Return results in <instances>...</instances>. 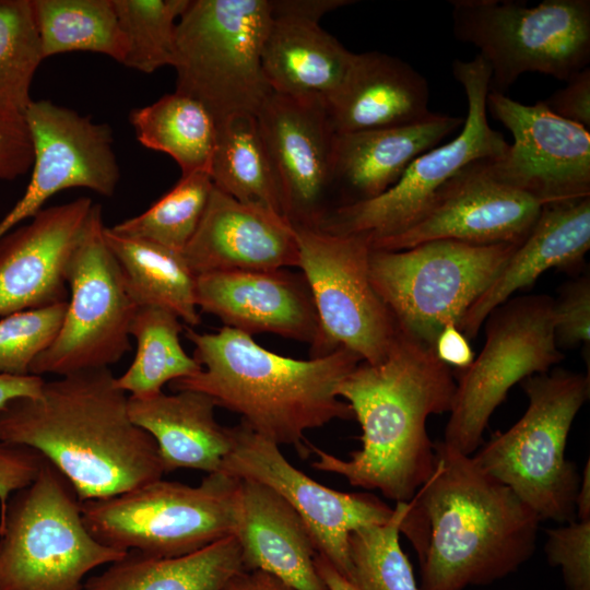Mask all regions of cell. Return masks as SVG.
<instances>
[{"instance_id": "obj_37", "label": "cell", "mask_w": 590, "mask_h": 590, "mask_svg": "<svg viewBox=\"0 0 590 590\" xmlns=\"http://www.w3.org/2000/svg\"><path fill=\"white\" fill-rule=\"evenodd\" d=\"M406 503H396L391 518L353 531L349 538V580L359 590H420L400 545Z\"/></svg>"}, {"instance_id": "obj_38", "label": "cell", "mask_w": 590, "mask_h": 590, "mask_svg": "<svg viewBox=\"0 0 590 590\" xmlns=\"http://www.w3.org/2000/svg\"><path fill=\"white\" fill-rule=\"evenodd\" d=\"M190 0H114L126 37L123 66L152 73L174 66L176 27Z\"/></svg>"}, {"instance_id": "obj_32", "label": "cell", "mask_w": 590, "mask_h": 590, "mask_svg": "<svg viewBox=\"0 0 590 590\" xmlns=\"http://www.w3.org/2000/svg\"><path fill=\"white\" fill-rule=\"evenodd\" d=\"M129 120L137 140L174 158L181 176L210 175L217 123L201 103L175 91L151 105L134 108Z\"/></svg>"}, {"instance_id": "obj_8", "label": "cell", "mask_w": 590, "mask_h": 590, "mask_svg": "<svg viewBox=\"0 0 590 590\" xmlns=\"http://www.w3.org/2000/svg\"><path fill=\"white\" fill-rule=\"evenodd\" d=\"M519 245L439 239L403 250H373L369 279L398 329L435 350L447 327L461 331L472 305Z\"/></svg>"}, {"instance_id": "obj_26", "label": "cell", "mask_w": 590, "mask_h": 590, "mask_svg": "<svg viewBox=\"0 0 590 590\" xmlns=\"http://www.w3.org/2000/svg\"><path fill=\"white\" fill-rule=\"evenodd\" d=\"M590 248V197L542 205L523 241L467 312L461 332L474 339L489 312L532 284L546 270H569Z\"/></svg>"}, {"instance_id": "obj_40", "label": "cell", "mask_w": 590, "mask_h": 590, "mask_svg": "<svg viewBox=\"0 0 590 590\" xmlns=\"http://www.w3.org/2000/svg\"><path fill=\"white\" fill-rule=\"evenodd\" d=\"M545 554L559 566L568 590H590V519L546 530Z\"/></svg>"}, {"instance_id": "obj_16", "label": "cell", "mask_w": 590, "mask_h": 590, "mask_svg": "<svg viewBox=\"0 0 590 590\" xmlns=\"http://www.w3.org/2000/svg\"><path fill=\"white\" fill-rule=\"evenodd\" d=\"M486 109L512 134L505 154L487 160L502 182L541 205L590 197V132L553 114L543 101L523 105L489 91Z\"/></svg>"}, {"instance_id": "obj_23", "label": "cell", "mask_w": 590, "mask_h": 590, "mask_svg": "<svg viewBox=\"0 0 590 590\" xmlns=\"http://www.w3.org/2000/svg\"><path fill=\"white\" fill-rule=\"evenodd\" d=\"M232 535L246 570L268 573L294 590H328L315 567L318 552L306 524L271 487L238 479Z\"/></svg>"}, {"instance_id": "obj_7", "label": "cell", "mask_w": 590, "mask_h": 590, "mask_svg": "<svg viewBox=\"0 0 590 590\" xmlns=\"http://www.w3.org/2000/svg\"><path fill=\"white\" fill-rule=\"evenodd\" d=\"M271 21L270 0H190L176 27V92L216 123L257 115L272 93L261 63Z\"/></svg>"}, {"instance_id": "obj_20", "label": "cell", "mask_w": 590, "mask_h": 590, "mask_svg": "<svg viewBox=\"0 0 590 590\" xmlns=\"http://www.w3.org/2000/svg\"><path fill=\"white\" fill-rule=\"evenodd\" d=\"M196 304L225 327L248 335L274 333L329 354L309 287L286 269L209 272L196 278Z\"/></svg>"}, {"instance_id": "obj_12", "label": "cell", "mask_w": 590, "mask_h": 590, "mask_svg": "<svg viewBox=\"0 0 590 590\" xmlns=\"http://www.w3.org/2000/svg\"><path fill=\"white\" fill-rule=\"evenodd\" d=\"M553 303L546 294L518 296L485 318L484 346L456 382L441 440L446 446L472 456L510 388L564 358L554 339Z\"/></svg>"}, {"instance_id": "obj_24", "label": "cell", "mask_w": 590, "mask_h": 590, "mask_svg": "<svg viewBox=\"0 0 590 590\" xmlns=\"http://www.w3.org/2000/svg\"><path fill=\"white\" fill-rule=\"evenodd\" d=\"M326 101L337 133L406 126L434 114L426 79L379 51L355 54L341 87Z\"/></svg>"}, {"instance_id": "obj_3", "label": "cell", "mask_w": 590, "mask_h": 590, "mask_svg": "<svg viewBox=\"0 0 590 590\" xmlns=\"http://www.w3.org/2000/svg\"><path fill=\"white\" fill-rule=\"evenodd\" d=\"M455 391L453 375L435 350L398 329L387 357L361 362L337 390L361 425L362 448L343 460L308 442L317 456L311 467L396 503L411 500L434 465L427 418L450 412Z\"/></svg>"}, {"instance_id": "obj_45", "label": "cell", "mask_w": 590, "mask_h": 590, "mask_svg": "<svg viewBox=\"0 0 590 590\" xmlns=\"http://www.w3.org/2000/svg\"><path fill=\"white\" fill-rule=\"evenodd\" d=\"M354 2L351 0H270L271 16L319 23L327 13Z\"/></svg>"}, {"instance_id": "obj_10", "label": "cell", "mask_w": 590, "mask_h": 590, "mask_svg": "<svg viewBox=\"0 0 590 590\" xmlns=\"http://www.w3.org/2000/svg\"><path fill=\"white\" fill-rule=\"evenodd\" d=\"M238 479L208 474L200 485L156 481L81 502L83 521L103 544L154 557L196 552L232 535Z\"/></svg>"}, {"instance_id": "obj_15", "label": "cell", "mask_w": 590, "mask_h": 590, "mask_svg": "<svg viewBox=\"0 0 590 590\" xmlns=\"http://www.w3.org/2000/svg\"><path fill=\"white\" fill-rule=\"evenodd\" d=\"M234 445L220 472L275 491L306 524L317 552L350 578L349 538L363 527L387 522L393 508L368 493L327 487L293 467L279 446L243 422L232 427Z\"/></svg>"}, {"instance_id": "obj_48", "label": "cell", "mask_w": 590, "mask_h": 590, "mask_svg": "<svg viewBox=\"0 0 590 590\" xmlns=\"http://www.w3.org/2000/svg\"><path fill=\"white\" fill-rule=\"evenodd\" d=\"M222 590H294L276 577L261 570H246L235 575Z\"/></svg>"}, {"instance_id": "obj_28", "label": "cell", "mask_w": 590, "mask_h": 590, "mask_svg": "<svg viewBox=\"0 0 590 590\" xmlns=\"http://www.w3.org/2000/svg\"><path fill=\"white\" fill-rule=\"evenodd\" d=\"M354 56L319 23L272 17L261 63L272 92L328 99L341 87Z\"/></svg>"}, {"instance_id": "obj_9", "label": "cell", "mask_w": 590, "mask_h": 590, "mask_svg": "<svg viewBox=\"0 0 590 590\" xmlns=\"http://www.w3.org/2000/svg\"><path fill=\"white\" fill-rule=\"evenodd\" d=\"M452 31L480 50L489 88L504 93L527 72L570 80L590 61V1L453 0Z\"/></svg>"}, {"instance_id": "obj_42", "label": "cell", "mask_w": 590, "mask_h": 590, "mask_svg": "<svg viewBox=\"0 0 590 590\" xmlns=\"http://www.w3.org/2000/svg\"><path fill=\"white\" fill-rule=\"evenodd\" d=\"M43 462L44 458L30 448L0 441V522L10 497L37 477Z\"/></svg>"}, {"instance_id": "obj_29", "label": "cell", "mask_w": 590, "mask_h": 590, "mask_svg": "<svg viewBox=\"0 0 590 590\" xmlns=\"http://www.w3.org/2000/svg\"><path fill=\"white\" fill-rule=\"evenodd\" d=\"M245 569L233 535L176 557H154L130 551L88 578L83 590H222Z\"/></svg>"}, {"instance_id": "obj_41", "label": "cell", "mask_w": 590, "mask_h": 590, "mask_svg": "<svg viewBox=\"0 0 590 590\" xmlns=\"http://www.w3.org/2000/svg\"><path fill=\"white\" fill-rule=\"evenodd\" d=\"M553 330L558 349L590 342V279L582 275L562 286L553 303Z\"/></svg>"}, {"instance_id": "obj_25", "label": "cell", "mask_w": 590, "mask_h": 590, "mask_svg": "<svg viewBox=\"0 0 590 590\" xmlns=\"http://www.w3.org/2000/svg\"><path fill=\"white\" fill-rule=\"evenodd\" d=\"M463 121L462 117L434 113L406 126L337 133L332 191L344 199L339 206L384 193L417 156L439 145Z\"/></svg>"}, {"instance_id": "obj_36", "label": "cell", "mask_w": 590, "mask_h": 590, "mask_svg": "<svg viewBox=\"0 0 590 590\" xmlns=\"http://www.w3.org/2000/svg\"><path fill=\"white\" fill-rule=\"evenodd\" d=\"M212 189L208 173L181 176L146 211L110 228L182 252L202 220Z\"/></svg>"}, {"instance_id": "obj_44", "label": "cell", "mask_w": 590, "mask_h": 590, "mask_svg": "<svg viewBox=\"0 0 590 590\" xmlns=\"http://www.w3.org/2000/svg\"><path fill=\"white\" fill-rule=\"evenodd\" d=\"M568 84L547 99L545 106L558 117L590 129V68L567 81Z\"/></svg>"}, {"instance_id": "obj_11", "label": "cell", "mask_w": 590, "mask_h": 590, "mask_svg": "<svg viewBox=\"0 0 590 590\" xmlns=\"http://www.w3.org/2000/svg\"><path fill=\"white\" fill-rule=\"evenodd\" d=\"M452 74L468 103L460 133L417 156L384 193L328 212L318 228L333 234L362 235L369 244L397 235L416 222L439 191L467 166L505 154L509 144L487 120L489 67L477 55L471 61L455 60Z\"/></svg>"}, {"instance_id": "obj_31", "label": "cell", "mask_w": 590, "mask_h": 590, "mask_svg": "<svg viewBox=\"0 0 590 590\" xmlns=\"http://www.w3.org/2000/svg\"><path fill=\"white\" fill-rule=\"evenodd\" d=\"M210 177L216 189L237 201L287 219L256 115H236L217 123Z\"/></svg>"}, {"instance_id": "obj_4", "label": "cell", "mask_w": 590, "mask_h": 590, "mask_svg": "<svg viewBox=\"0 0 590 590\" xmlns=\"http://www.w3.org/2000/svg\"><path fill=\"white\" fill-rule=\"evenodd\" d=\"M184 329L202 369L170 382L169 388L206 394L278 446H292L307 458V430L354 417L337 393L341 381L362 362L350 350L338 347L303 361L268 351L252 337L225 326L214 333Z\"/></svg>"}, {"instance_id": "obj_18", "label": "cell", "mask_w": 590, "mask_h": 590, "mask_svg": "<svg viewBox=\"0 0 590 590\" xmlns=\"http://www.w3.org/2000/svg\"><path fill=\"white\" fill-rule=\"evenodd\" d=\"M257 120L293 226H317L332 192L337 132L320 95L272 92Z\"/></svg>"}, {"instance_id": "obj_22", "label": "cell", "mask_w": 590, "mask_h": 590, "mask_svg": "<svg viewBox=\"0 0 590 590\" xmlns=\"http://www.w3.org/2000/svg\"><path fill=\"white\" fill-rule=\"evenodd\" d=\"M196 274L298 268V245L291 222L246 204L213 186L202 220L182 250Z\"/></svg>"}, {"instance_id": "obj_43", "label": "cell", "mask_w": 590, "mask_h": 590, "mask_svg": "<svg viewBox=\"0 0 590 590\" xmlns=\"http://www.w3.org/2000/svg\"><path fill=\"white\" fill-rule=\"evenodd\" d=\"M33 142L24 116L0 115V179L12 180L33 164Z\"/></svg>"}, {"instance_id": "obj_39", "label": "cell", "mask_w": 590, "mask_h": 590, "mask_svg": "<svg viewBox=\"0 0 590 590\" xmlns=\"http://www.w3.org/2000/svg\"><path fill=\"white\" fill-rule=\"evenodd\" d=\"M67 302L2 317L0 375H31L33 362L52 343L59 332Z\"/></svg>"}, {"instance_id": "obj_30", "label": "cell", "mask_w": 590, "mask_h": 590, "mask_svg": "<svg viewBox=\"0 0 590 590\" xmlns=\"http://www.w3.org/2000/svg\"><path fill=\"white\" fill-rule=\"evenodd\" d=\"M105 240L135 307L165 308L190 327L201 321L196 304V278L181 252L150 240L125 236L110 227Z\"/></svg>"}, {"instance_id": "obj_13", "label": "cell", "mask_w": 590, "mask_h": 590, "mask_svg": "<svg viewBox=\"0 0 590 590\" xmlns=\"http://www.w3.org/2000/svg\"><path fill=\"white\" fill-rule=\"evenodd\" d=\"M101 204L94 203L68 271L69 299L52 343L31 375L67 376L109 368L131 350L129 327L137 309L105 237Z\"/></svg>"}, {"instance_id": "obj_33", "label": "cell", "mask_w": 590, "mask_h": 590, "mask_svg": "<svg viewBox=\"0 0 590 590\" xmlns=\"http://www.w3.org/2000/svg\"><path fill=\"white\" fill-rule=\"evenodd\" d=\"M184 326L174 312L154 306L137 307L129 327L137 352L129 368L116 377L118 388L132 398H149L166 384L191 377L201 365L180 343Z\"/></svg>"}, {"instance_id": "obj_19", "label": "cell", "mask_w": 590, "mask_h": 590, "mask_svg": "<svg viewBox=\"0 0 590 590\" xmlns=\"http://www.w3.org/2000/svg\"><path fill=\"white\" fill-rule=\"evenodd\" d=\"M541 209L536 200L498 180L487 160L477 161L453 177L410 227L370 243V248L403 250L439 239L520 245Z\"/></svg>"}, {"instance_id": "obj_17", "label": "cell", "mask_w": 590, "mask_h": 590, "mask_svg": "<svg viewBox=\"0 0 590 590\" xmlns=\"http://www.w3.org/2000/svg\"><path fill=\"white\" fill-rule=\"evenodd\" d=\"M24 118L33 142L32 176L21 199L0 221V238L32 219L54 194L86 188L111 197L120 178L108 125L49 101H32Z\"/></svg>"}, {"instance_id": "obj_5", "label": "cell", "mask_w": 590, "mask_h": 590, "mask_svg": "<svg viewBox=\"0 0 590 590\" xmlns=\"http://www.w3.org/2000/svg\"><path fill=\"white\" fill-rule=\"evenodd\" d=\"M529 399L521 418L480 446L474 461L508 486L541 520H576L580 475L565 458L573 422L589 398V374L555 369L521 381Z\"/></svg>"}, {"instance_id": "obj_6", "label": "cell", "mask_w": 590, "mask_h": 590, "mask_svg": "<svg viewBox=\"0 0 590 590\" xmlns=\"http://www.w3.org/2000/svg\"><path fill=\"white\" fill-rule=\"evenodd\" d=\"M12 497L0 522V590H83L93 569L128 553L88 531L73 487L45 459Z\"/></svg>"}, {"instance_id": "obj_34", "label": "cell", "mask_w": 590, "mask_h": 590, "mask_svg": "<svg viewBox=\"0 0 590 590\" xmlns=\"http://www.w3.org/2000/svg\"><path fill=\"white\" fill-rule=\"evenodd\" d=\"M44 59L92 51L122 63L127 42L114 0H32Z\"/></svg>"}, {"instance_id": "obj_1", "label": "cell", "mask_w": 590, "mask_h": 590, "mask_svg": "<svg viewBox=\"0 0 590 590\" xmlns=\"http://www.w3.org/2000/svg\"><path fill=\"white\" fill-rule=\"evenodd\" d=\"M434 451L400 524L418 557L420 590H464L515 573L534 553L542 520L472 456L442 441Z\"/></svg>"}, {"instance_id": "obj_49", "label": "cell", "mask_w": 590, "mask_h": 590, "mask_svg": "<svg viewBox=\"0 0 590 590\" xmlns=\"http://www.w3.org/2000/svg\"><path fill=\"white\" fill-rule=\"evenodd\" d=\"M315 567L328 590H359L323 555L317 553Z\"/></svg>"}, {"instance_id": "obj_50", "label": "cell", "mask_w": 590, "mask_h": 590, "mask_svg": "<svg viewBox=\"0 0 590 590\" xmlns=\"http://www.w3.org/2000/svg\"><path fill=\"white\" fill-rule=\"evenodd\" d=\"M576 519L589 520L590 519V461L586 462L582 474L580 475L579 488L577 492L576 500Z\"/></svg>"}, {"instance_id": "obj_35", "label": "cell", "mask_w": 590, "mask_h": 590, "mask_svg": "<svg viewBox=\"0 0 590 590\" xmlns=\"http://www.w3.org/2000/svg\"><path fill=\"white\" fill-rule=\"evenodd\" d=\"M43 59L32 0H0V115L24 116Z\"/></svg>"}, {"instance_id": "obj_27", "label": "cell", "mask_w": 590, "mask_h": 590, "mask_svg": "<svg viewBox=\"0 0 590 590\" xmlns=\"http://www.w3.org/2000/svg\"><path fill=\"white\" fill-rule=\"evenodd\" d=\"M215 406L210 397L192 390L129 397L130 416L155 440L164 473L180 468L220 472L234 437L232 427L216 422Z\"/></svg>"}, {"instance_id": "obj_47", "label": "cell", "mask_w": 590, "mask_h": 590, "mask_svg": "<svg viewBox=\"0 0 590 590\" xmlns=\"http://www.w3.org/2000/svg\"><path fill=\"white\" fill-rule=\"evenodd\" d=\"M44 384L42 376L0 375V410L14 400L38 397Z\"/></svg>"}, {"instance_id": "obj_14", "label": "cell", "mask_w": 590, "mask_h": 590, "mask_svg": "<svg viewBox=\"0 0 590 590\" xmlns=\"http://www.w3.org/2000/svg\"><path fill=\"white\" fill-rule=\"evenodd\" d=\"M298 268L309 287L329 353L345 347L362 362H382L398 327L369 279V240L316 226H293Z\"/></svg>"}, {"instance_id": "obj_2", "label": "cell", "mask_w": 590, "mask_h": 590, "mask_svg": "<svg viewBox=\"0 0 590 590\" xmlns=\"http://www.w3.org/2000/svg\"><path fill=\"white\" fill-rule=\"evenodd\" d=\"M0 441L39 453L80 502L116 496L164 473L155 440L129 413L110 368L45 380L36 398L0 410Z\"/></svg>"}, {"instance_id": "obj_21", "label": "cell", "mask_w": 590, "mask_h": 590, "mask_svg": "<svg viewBox=\"0 0 590 590\" xmlns=\"http://www.w3.org/2000/svg\"><path fill=\"white\" fill-rule=\"evenodd\" d=\"M94 203L90 198L42 209L0 238V316L68 299V271Z\"/></svg>"}, {"instance_id": "obj_46", "label": "cell", "mask_w": 590, "mask_h": 590, "mask_svg": "<svg viewBox=\"0 0 590 590\" xmlns=\"http://www.w3.org/2000/svg\"><path fill=\"white\" fill-rule=\"evenodd\" d=\"M437 357L447 366L460 370L468 368L474 359V353L465 335L456 327L445 328L435 343Z\"/></svg>"}]
</instances>
